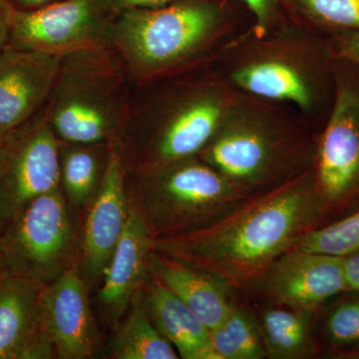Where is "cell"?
Wrapping results in <instances>:
<instances>
[{
  "instance_id": "obj_1",
  "label": "cell",
  "mask_w": 359,
  "mask_h": 359,
  "mask_svg": "<svg viewBox=\"0 0 359 359\" xmlns=\"http://www.w3.org/2000/svg\"><path fill=\"white\" fill-rule=\"evenodd\" d=\"M316 174L304 171L250 195L214 224L153 240L162 256L207 271L229 287L261 282L269 266L314 229L323 212Z\"/></svg>"
},
{
  "instance_id": "obj_2",
  "label": "cell",
  "mask_w": 359,
  "mask_h": 359,
  "mask_svg": "<svg viewBox=\"0 0 359 359\" xmlns=\"http://www.w3.org/2000/svg\"><path fill=\"white\" fill-rule=\"evenodd\" d=\"M235 98L211 78L183 74L135 86L119 138L142 141L140 171L198 156Z\"/></svg>"
},
{
  "instance_id": "obj_3",
  "label": "cell",
  "mask_w": 359,
  "mask_h": 359,
  "mask_svg": "<svg viewBox=\"0 0 359 359\" xmlns=\"http://www.w3.org/2000/svg\"><path fill=\"white\" fill-rule=\"evenodd\" d=\"M223 35V15L207 0H176L166 6L116 13L110 43L135 86L188 73Z\"/></svg>"
},
{
  "instance_id": "obj_4",
  "label": "cell",
  "mask_w": 359,
  "mask_h": 359,
  "mask_svg": "<svg viewBox=\"0 0 359 359\" xmlns=\"http://www.w3.org/2000/svg\"><path fill=\"white\" fill-rule=\"evenodd\" d=\"M134 87L112 44L75 52L61 60L45 115L61 142H117Z\"/></svg>"
},
{
  "instance_id": "obj_5",
  "label": "cell",
  "mask_w": 359,
  "mask_h": 359,
  "mask_svg": "<svg viewBox=\"0 0 359 359\" xmlns=\"http://www.w3.org/2000/svg\"><path fill=\"white\" fill-rule=\"evenodd\" d=\"M198 156L250 196L306 170L304 144L294 132L237 97Z\"/></svg>"
},
{
  "instance_id": "obj_6",
  "label": "cell",
  "mask_w": 359,
  "mask_h": 359,
  "mask_svg": "<svg viewBox=\"0 0 359 359\" xmlns=\"http://www.w3.org/2000/svg\"><path fill=\"white\" fill-rule=\"evenodd\" d=\"M140 178L155 238L205 228L250 196L199 156L141 170Z\"/></svg>"
},
{
  "instance_id": "obj_7",
  "label": "cell",
  "mask_w": 359,
  "mask_h": 359,
  "mask_svg": "<svg viewBox=\"0 0 359 359\" xmlns=\"http://www.w3.org/2000/svg\"><path fill=\"white\" fill-rule=\"evenodd\" d=\"M60 140L44 109L8 132L0 145V231L23 209L60 185Z\"/></svg>"
},
{
  "instance_id": "obj_8",
  "label": "cell",
  "mask_w": 359,
  "mask_h": 359,
  "mask_svg": "<svg viewBox=\"0 0 359 359\" xmlns=\"http://www.w3.org/2000/svg\"><path fill=\"white\" fill-rule=\"evenodd\" d=\"M115 14L105 0H59L27 11L11 7L7 43L65 57L110 44Z\"/></svg>"
},
{
  "instance_id": "obj_9",
  "label": "cell",
  "mask_w": 359,
  "mask_h": 359,
  "mask_svg": "<svg viewBox=\"0 0 359 359\" xmlns=\"http://www.w3.org/2000/svg\"><path fill=\"white\" fill-rule=\"evenodd\" d=\"M70 224L59 189L29 203L0 231L2 271L39 283L69 244Z\"/></svg>"
},
{
  "instance_id": "obj_10",
  "label": "cell",
  "mask_w": 359,
  "mask_h": 359,
  "mask_svg": "<svg viewBox=\"0 0 359 359\" xmlns=\"http://www.w3.org/2000/svg\"><path fill=\"white\" fill-rule=\"evenodd\" d=\"M231 67V83L255 98L313 109L318 95L316 70L306 45L294 39L259 41Z\"/></svg>"
},
{
  "instance_id": "obj_11",
  "label": "cell",
  "mask_w": 359,
  "mask_h": 359,
  "mask_svg": "<svg viewBox=\"0 0 359 359\" xmlns=\"http://www.w3.org/2000/svg\"><path fill=\"white\" fill-rule=\"evenodd\" d=\"M278 304L311 313L330 297L349 290L344 257L294 248L269 266L261 282Z\"/></svg>"
},
{
  "instance_id": "obj_12",
  "label": "cell",
  "mask_w": 359,
  "mask_h": 359,
  "mask_svg": "<svg viewBox=\"0 0 359 359\" xmlns=\"http://www.w3.org/2000/svg\"><path fill=\"white\" fill-rule=\"evenodd\" d=\"M61 60L8 43L0 50V133L13 131L44 109Z\"/></svg>"
},
{
  "instance_id": "obj_13",
  "label": "cell",
  "mask_w": 359,
  "mask_h": 359,
  "mask_svg": "<svg viewBox=\"0 0 359 359\" xmlns=\"http://www.w3.org/2000/svg\"><path fill=\"white\" fill-rule=\"evenodd\" d=\"M316 180L323 199H344L359 187V88L339 82L318 148Z\"/></svg>"
},
{
  "instance_id": "obj_14",
  "label": "cell",
  "mask_w": 359,
  "mask_h": 359,
  "mask_svg": "<svg viewBox=\"0 0 359 359\" xmlns=\"http://www.w3.org/2000/svg\"><path fill=\"white\" fill-rule=\"evenodd\" d=\"M45 334L58 358L82 359L95 351L96 332L84 283L67 271L41 292Z\"/></svg>"
},
{
  "instance_id": "obj_15",
  "label": "cell",
  "mask_w": 359,
  "mask_h": 359,
  "mask_svg": "<svg viewBox=\"0 0 359 359\" xmlns=\"http://www.w3.org/2000/svg\"><path fill=\"white\" fill-rule=\"evenodd\" d=\"M39 283L0 273V359L42 358L51 344L42 320Z\"/></svg>"
},
{
  "instance_id": "obj_16",
  "label": "cell",
  "mask_w": 359,
  "mask_h": 359,
  "mask_svg": "<svg viewBox=\"0 0 359 359\" xmlns=\"http://www.w3.org/2000/svg\"><path fill=\"white\" fill-rule=\"evenodd\" d=\"M125 170L117 142H114L85 229L87 266L95 276L105 271L126 224Z\"/></svg>"
},
{
  "instance_id": "obj_17",
  "label": "cell",
  "mask_w": 359,
  "mask_h": 359,
  "mask_svg": "<svg viewBox=\"0 0 359 359\" xmlns=\"http://www.w3.org/2000/svg\"><path fill=\"white\" fill-rule=\"evenodd\" d=\"M152 243L145 219L137 210H130L99 292V299L111 316H120L143 283Z\"/></svg>"
},
{
  "instance_id": "obj_18",
  "label": "cell",
  "mask_w": 359,
  "mask_h": 359,
  "mask_svg": "<svg viewBox=\"0 0 359 359\" xmlns=\"http://www.w3.org/2000/svg\"><path fill=\"white\" fill-rule=\"evenodd\" d=\"M159 282L193 311L210 330L233 309L230 287L217 276L163 256L156 264Z\"/></svg>"
},
{
  "instance_id": "obj_19",
  "label": "cell",
  "mask_w": 359,
  "mask_h": 359,
  "mask_svg": "<svg viewBox=\"0 0 359 359\" xmlns=\"http://www.w3.org/2000/svg\"><path fill=\"white\" fill-rule=\"evenodd\" d=\"M145 309L182 358L219 359L212 347L211 330L162 283L149 290Z\"/></svg>"
},
{
  "instance_id": "obj_20",
  "label": "cell",
  "mask_w": 359,
  "mask_h": 359,
  "mask_svg": "<svg viewBox=\"0 0 359 359\" xmlns=\"http://www.w3.org/2000/svg\"><path fill=\"white\" fill-rule=\"evenodd\" d=\"M294 309H269L259 325L266 358H304L313 353L309 316Z\"/></svg>"
},
{
  "instance_id": "obj_21",
  "label": "cell",
  "mask_w": 359,
  "mask_h": 359,
  "mask_svg": "<svg viewBox=\"0 0 359 359\" xmlns=\"http://www.w3.org/2000/svg\"><path fill=\"white\" fill-rule=\"evenodd\" d=\"M119 359H177L174 346L154 325L145 308L136 306L120 328L113 344Z\"/></svg>"
},
{
  "instance_id": "obj_22",
  "label": "cell",
  "mask_w": 359,
  "mask_h": 359,
  "mask_svg": "<svg viewBox=\"0 0 359 359\" xmlns=\"http://www.w3.org/2000/svg\"><path fill=\"white\" fill-rule=\"evenodd\" d=\"M211 339L219 359L266 358L259 325L249 313L235 306L218 327L211 330Z\"/></svg>"
},
{
  "instance_id": "obj_23",
  "label": "cell",
  "mask_w": 359,
  "mask_h": 359,
  "mask_svg": "<svg viewBox=\"0 0 359 359\" xmlns=\"http://www.w3.org/2000/svg\"><path fill=\"white\" fill-rule=\"evenodd\" d=\"M99 144H75L60 141V183L73 202L82 204L100 179Z\"/></svg>"
},
{
  "instance_id": "obj_24",
  "label": "cell",
  "mask_w": 359,
  "mask_h": 359,
  "mask_svg": "<svg viewBox=\"0 0 359 359\" xmlns=\"http://www.w3.org/2000/svg\"><path fill=\"white\" fill-rule=\"evenodd\" d=\"M294 248L337 257L353 254L359 250V211L325 228L313 229Z\"/></svg>"
},
{
  "instance_id": "obj_25",
  "label": "cell",
  "mask_w": 359,
  "mask_h": 359,
  "mask_svg": "<svg viewBox=\"0 0 359 359\" xmlns=\"http://www.w3.org/2000/svg\"><path fill=\"white\" fill-rule=\"evenodd\" d=\"M304 15L321 26L359 32V0H299Z\"/></svg>"
},
{
  "instance_id": "obj_26",
  "label": "cell",
  "mask_w": 359,
  "mask_h": 359,
  "mask_svg": "<svg viewBox=\"0 0 359 359\" xmlns=\"http://www.w3.org/2000/svg\"><path fill=\"white\" fill-rule=\"evenodd\" d=\"M327 334L337 344L359 341V299L344 302L330 313Z\"/></svg>"
},
{
  "instance_id": "obj_27",
  "label": "cell",
  "mask_w": 359,
  "mask_h": 359,
  "mask_svg": "<svg viewBox=\"0 0 359 359\" xmlns=\"http://www.w3.org/2000/svg\"><path fill=\"white\" fill-rule=\"evenodd\" d=\"M254 14L257 37L269 34L271 18V0H242Z\"/></svg>"
},
{
  "instance_id": "obj_28",
  "label": "cell",
  "mask_w": 359,
  "mask_h": 359,
  "mask_svg": "<svg viewBox=\"0 0 359 359\" xmlns=\"http://www.w3.org/2000/svg\"><path fill=\"white\" fill-rule=\"evenodd\" d=\"M115 13L133 8H147L166 6L176 0H105Z\"/></svg>"
},
{
  "instance_id": "obj_29",
  "label": "cell",
  "mask_w": 359,
  "mask_h": 359,
  "mask_svg": "<svg viewBox=\"0 0 359 359\" xmlns=\"http://www.w3.org/2000/svg\"><path fill=\"white\" fill-rule=\"evenodd\" d=\"M342 55L359 66V32H351L339 39Z\"/></svg>"
},
{
  "instance_id": "obj_30",
  "label": "cell",
  "mask_w": 359,
  "mask_h": 359,
  "mask_svg": "<svg viewBox=\"0 0 359 359\" xmlns=\"http://www.w3.org/2000/svg\"><path fill=\"white\" fill-rule=\"evenodd\" d=\"M344 259L349 290L359 292V250L344 257Z\"/></svg>"
},
{
  "instance_id": "obj_31",
  "label": "cell",
  "mask_w": 359,
  "mask_h": 359,
  "mask_svg": "<svg viewBox=\"0 0 359 359\" xmlns=\"http://www.w3.org/2000/svg\"><path fill=\"white\" fill-rule=\"evenodd\" d=\"M11 11V6L0 4V50L6 46L8 41Z\"/></svg>"
},
{
  "instance_id": "obj_32",
  "label": "cell",
  "mask_w": 359,
  "mask_h": 359,
  "mask_svg": "<svg viewBox=\"0 0 359 359\" xmlns=\"http://www.w3.org/2000/svg\"><path fill=\"white\" fill-rule=\"evenodd\" d=\"M9 6L14 9L27 11V9L39 8V7L48 6L59 0H7Z\"/></svg>"
},
{
  "instance_id": "obj_33",
  "label": "cell",
  "mask_w": 359,
  "mask_h": 359,
  "mask_svg": "<svg viewBox=\"0 0 359 359\" xmlns=\"http://www.w3.org/2000/svg\"><path fill=\"white\" fill-rule=\"evenodd\" d=\"M0 4H6V6H9L8 1H7V0H0Z\"/></svg>"
},
{
  "instance_id": "obj_34",
  "label": "cell",
  "mask_w": 359,
  "mask_h": 359,
  "mask_svg": "<svg viewBox=\"0 0 359 359\" xmlns=\"http://www.w3.org/2000/svg\"><path fill=\"white\" fill-rule=\"evenodd\" d=\"M6 135L0 133V145H1L2 140H4V136H6Z\"/></svg>"
},
{
  "instance_id": "obj_35",
  "label": "cell",
  "mask_w": 359,
  "mask_h": 359,
  "mask_svg": "<svg viewBox=\"0 0 359 359\" xmlns=\"http://www.w3.org/2000/svg\"><path fill=\"white\" fill-rule=\"evenodd\" d=\"M355 358H359V353L355 354V356H354Z\"/></svg>"
},
{
  "instance_id": "obj_36",
  "label": "cell",
  "mask_w": 359,
  "mask_h": 359,
  "mask_svg": "<svg viewBox=\"0 0 359 359\" xmlns=\"http://www.w3.org/2000/svg\"><path fill=\"white\" fill-rule=\"evenodd\" d=\"M2 271H2L1 264H0V273H1Z\"/></svg>"
}]
</instances>
